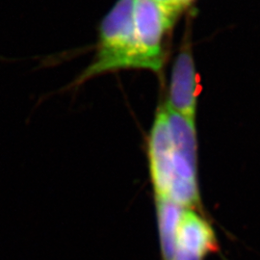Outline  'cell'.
<instances>
[{
    "mask_svg": "<svg viewBox=\"0 0 260 260\" xmlns=\"http://www.w3.org/2000/svg\"><path fill=\"white\" fill-rule=\"evenodd\" d=\"M134 0H118L103 19L95 57L75 85L120 69L138 68L139 56L134 27Z\"/></svg>",
    "mask_w": 260,
    "mask_h": 260,
    "instance_id": "cell-1",
    "label": "cell"
},
{
    "mask_svg": "<svg viewBox=\"0 0 260 260\" xmlns=\"http://www.w3.org/2000/svg\"><path fill=\"white\" fill-rule=\"evenodd\" d=\"M134 27L139 69L160 72L164 63V35L174 22L156 0H134Z\"/></svg>",
    "mask_w": 260,
    "mask_h": 260,
    "instance_id": "cell-2",
    "label": "cell"
},
{
    "mask_svg": "<svg viewBox=\"0 0 260 260\" xmlns=\"http://www.w3.org/2000/svg\"><path fill=\"white\" fill-rule=\"evenodd\" d=\"M218 250L213 228L200 211L183 209L176 235L173 260H205Z\"/></svg>",
    "mask_w": 260,
    "mask_h": 260,
    "instance_id": "cell-3",
    "label": "cell"
},
{
    "mask_svg": "<svg viewBox=\"0 0 260 260\" xmlns=\"http://www.w3.org/2000/svg\"><path fill=\"white\" fill-rule=\"evenodd\" d=\"M172 142L165 106L158 108L148 141L149 174L155 198L167 199L172 170Z\"/></svg>",
    "mask_w": 260,
    "mask_h": 260,
    "instance_id": "cell-4",
    "label": "cell"
},
{
    "mask_svg": "<svg viewBox=\"0 0 260 260\" xmlns=\"http://www.w3.org/2000/svg\"><path fill=\"white\" fill-rule=\"evenodd\" d=\"M198 77L189 47L183 48L174 63L168 108L195 121L198 98Z\"/></svg>",
    "mask_w": 260,
    "mask_h": 260,
    "instance_id": "cell-5",
    "label": "cell"
},
{
    "mask_svg": "<svg viewBox=\"0 0 260 260\" xmlns=\"http://www.w3.org/2000/svg\"><path fill=\"white\" fill-rule=\"evenodd\" d=\"M155 199L162 258L163 260H173L176 248L177 225L184 208L170 200Z\"/></svg>",
    "mask_w": 260,
    "mask_h": 260,
    "instance_id": "cell-6",
    "label": "cell"
},
{
    "mask_svg": "<svg viewBox=\"0 0 260 260\" xmlns=\"http://www.w3.org/2000/svg\"><path fill=\"white\" fill-rule=\"evenodd\" d=\"M192 1L193 0H156L160 7L173 22H175L180 12L185 9Z\"/></svg>",
    "mask_w": 260,
    "mask_h": 260,
    "instance_id": "cell-7",
    "label": "cell"
}]
</instances>
